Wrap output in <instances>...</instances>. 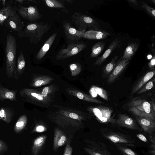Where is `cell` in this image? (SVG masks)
<instances>
[{"label":"cell","mask_w":155,"mask_h":155,"mask_svg":"<svg viewBox=\"0 0 155 155\" xmlns=\"http://www.w3.org/2000/svg\"><path fill=\"white\" fill-rule=\"evenodd\" d=\"M84 114L81 112L67 108H63L50 114L51 119L56 124L63 127L71 126L79 127L85 119Z\"/></svg>","instance_id":"1"},{"label":"cell","mask_w":155,"mask_h":155,"mask_svg":"<svg viewBox=\"0 0 155 155\" xmlns=\"http://www.w3.org/2000/svg\"><path fill=\"white\" fill-rule=\"evenodd\" d=\"M16 50L15 38L9 34L7 36L5 48L6 73L7 77L15 79L18 81L19 76L15 65Z\"/></svg>","instance_id":"2"},{"label":"cell","mask_w":155,"mask_h":155,"mask_svg":"<svg viewBox=\"0 0 155 155\" xmlns=\"http://www.w3.org/2000/svg\"><path fill=\"white\" fill-rule=\"evenodd\" d=\"M128 106V110L136 116L148 118L155 121V111L149 102L135 98L130 102Z\"/></svg>","instance_id":"3"},{"label":"cell","mask_w":155,"mask_h":155,"mask_svg":"<svg viewBox=\"0 0 155 155\" xmlns=\"http://www.w3.org/2000/svg\"><path fill=\"white\" fill-rule=\"evenodd\" d=\"M100 132L104 138L116 144L132 147L136 146L135 140L128 134L107 128L102 129Z\"/></svg>","instance_id":"4"},{"label":"cell","mask_w":155,"mask_h":155,"mask_svg":"<svg viewBox=\"0 0 155 155\" xmlns=\"http://www.w3.org/2000/svg\"><path fill=\"white\" fill-rule=\"evenodd\" d=\"M70 21L79 31L85 32L87 28H93L97 31L107 33L101 28L99 24L94 19L80 12L75 13L71 17Z\"/></svg>","instance_id":"5"},{"label":"cell","mask_w":155,"mask_h":155,"mask_svg":"<svg viewBox=\"0 0 155 155\" xmlns=\"http://www.w3.org/2000/svg\"><path fill=\"white\" fill-rule=\"evenodd\" d=\"M50 27L48 23L41 22L30 24L26 26L24 31V36L29 38L31 43L36 45Z\"/></svg>","instance_id":"6"},{"label":"cell","mask_w":155,"mask_h":155,"mask_svg":"<svg viewBox=\"0 0 155 155\" xmlns=\"http://www.w3.org/2000/svg\"><path fill=\"white\" fill-rule=\"evenodd\" d=\"M19 94L25 101L37 105L48 107L52 101L51 97H45L37 90L28 88L21 89Z\"/></svg>","instance_id":"7"},{"label":"cell","mask_w":155,"mask_h":155,"mask_svg":"<svg viewBox=\"0 0 155 155\" xmlns=\"http://www.w3.org/2000/svg\"><path fill=\"white\" fill-rule=\"evenodd\" d=\"M87 146L84 150L90 155H111L107 146L99 141L87 139L85 140Z\"/></svg>","instance_id":"8"},{"label":"cell","mask_w":155,"mask_h":155,"mask_svg":"<svg viewBox=\"0 0 155 155\" xmlns=\"http://www.w3.org/2000/svg\"><path fill=\"white\" fill-rule=\"evenodd\" d=\"M86 46L84 43H71L67 48L61 49L56 55V58L57 60H64L79 53Z\"/></svg>","instance_id":"9"},{"label":"cell","mask_w":155,"mask_h":155,"mask_svg":"<svg viewBox=\"0 0 155 155\" xmlns=\"http://www.w3.org/2000/svg\"><path fill=\"white\" fill-rule=\"evenodd\" d=\"M91 110L97 119L100 123H110L114 124L115 119L111 117L112 111L110 108L103 107H92Z\"/></svg>","instance_id":"10"},{"label":"cell","mask_w":155,"mask_h":155,"mask_svg":"<svg viewBox=\"0 0 155 155\" xmlns=\"http://www.w3.org/2000/svg\"><path fill=\"white\" fill-rule=\"evenodd\" d=\"M18 7L17 11L18 14L23 18L30 21H37L41 17V14L35 6L24 7L18 5Z\"/></svg>","instance_id":"11"},{"label":"cell","mask_w":155,"mask_h":155,"mask_svg":"<svg viewBox=\"0 0 155 155\" xmlns=\"http://www.w3.org/2000/svg\"><path fill=\"white\" fill-rule=\"evenodd\" d=\"M63 26L65 35L68 40H78L83 38L84 32L79 31L73 27L69 22L64 21Z\"/></svg>","instance_id":"12"},{"label":"cell","mask_w":155,"mask_h":155,"mask_svg":"<svg viewBox=\"0 0 155 155\" xmlns=\"http://www.w3.org/2000/svg\"><path fill=\"white\" fill-rule=\"evenodd\" d=\"M114 124L120 127L138 130L139 127L135 121L131 117L125 114H120L118 118L115 119Z\"/></svg>","instance_id":"13"},{"label":"cell","mask_w":155,"mask_h":155,"mask_svg":"<svg viewBox=\"0 0 155 155\" xmlns=\"http://www.w3.org/2000/svg\"><path fill=\"white\" fill-rule=\"evenodd\" d=\"M121 45V40L120 38H117L114 39L103 55L96 59L94 65H101L109 56L113 51L115 49L120 47Z\"/></svg>","instance_id":"14"},{"label":"cell","mask_w":155,"mask_h":155,"mask_svg":"<svg viewBox=\"0 0 155 155\" xmlns=\"http://www.w3.org/2000/svg\"><path fill=\"white\" fill-rule=\"evenodd\" d=\"M130 61L128 59H122L120 60L109 76L107 81L108 84H110L115 81L126 68L129 63Z\"/></svg>","instance_id":"15"},{"label":"cell","mask_w":155,"mask_h":155,"mask_svg":"<svg viewBox=\"0 0 155 155\" xmlns=\"http://www.w3.org/2000/svg\"><path fill=\"white\" fill-rule=\"evenodd\" d=\"M4 24L6 27L18 31L21 29L24 25L21 18L17 12L8 18Z\"/></svg>","instance_id":"16"},{"label":"cell","mask_w":155,"mask_h":155,"mask_svg":"<svg viewBox=\"0 0 155 155\" xmlns=\"http://www.w3.org/2000/svg\"><path fill=\"white\" fill-rule=\"evenodd\" d=\"M136 119L143 130L149 135L155 131V121L148 118L136 116Z\"/></svg>","instance_id":"17"},{"label":"cell","mask_w":155,"mask_h":155,"mask_svg":"<svg viewBox=\"0 0 155 155\" xmlns=\"http://www.w3.org/2000/svg\"><path fill=\"white\" fill-rule=\"evenodd\" d=\"M17 8L9 4L0 9V25L3 26L8 18L15 15L17 12Z\"/></svg>","instance_id":"18"},{"label":"cell","mask_w":155,"mask_h":155,"mask_svg":"<svg viewBox=\"0 0 155 155\" xmlns=\"http://www.w3.org/2000/svg\"><path fill=\"white\" fill-rule=\"evenodd\" d=\"M68 140L65 134L61 130L58 128H55L54 137V150H56L59 147L64 145L67 143Z\"/></svg>","instance_id":"19"},{"label":"cell","mask_w":155,"mask_h":155,"mask_svg":"<svg viewBox=\"0 0 155 155\" xmlns=\"http://www.w3.org/2000/svg\"><path fill=\"white\" fill-rule=\"evenodd\" d=\"M67 91L69 94L83 101L99 104H104L102 101L77 90L69 88Z\"/></svg>","instance_id":"20"},{"label":"cell","mask_w":155,"mask_h":155,"mask_svg":"<svg viewBox=\"0 0 155 155\" xmlns=\"http://www.w3.org/2000/svg\"><path fill=\"white\" fill-rule=\"evenodd\" d=\"M56 35V33H54L44 43L36 55V58L37 60H41L45 55L55 40Z\"/></svg>","instance_id":"21"},{"label":"cell","mask_w":155,"mask_h":155,"mask_svg":"<svg viewBox=\"0 0 155 155\" xmlns=\"http://www.w3.org/2000/svg\"><path fill=\"white\" fill-rule=\"evenodd\" d=\"M109 34L104 33L102 31L90 30L85 32L83 36V38L88 39L100 40L106 39Z\"/></svg>","instance_id":"22"},{"label":"cell","mask_w":155,"mask_h":155,"mask_svg":"<svg viewBox=\"0 0 155 155\" xmlns=\"http://www.w3.org/2000/svg\"><path fill=\"white\" fill-rule=\"evenodd\" d=\"M155 74L154 69L147 73L134 87L132 90L131 94H133L137 92L144 84L153 77Z\"/></svg>","instance_id":"23"},{"label":"cell","mask_w":155,"mask_h":155,"mask_svg":"<svg viewBox=\"0 0 155 155\" xmlns=\"http://www.w3.org/2000/svg\"><path fill=\"white\" fill-rule=\"evenodd\" d=\"M16 92L3 87L0 84V100L4 101L9 100L11 101L16 100Z\"/></svg>","instance_id":"24"},{"label":"cell","mask_w":155,"mask_h":155,"mask_svg":"<svg viewBox=\"0 0 155 155\" xmlns=\"http://www.w3.org/2000/svg\"><path fill=\"white\" fill-rule=\"evenodd\" d=\"M46 138V135H41L35 140L31 148L32 155H38L45 144Z\"/></svg>","instance_id":"25"},{"label":"cell","mask_w":155,"mask_h":155,"mask_svg":"<svg viewBox=\"0 0 155 155\" xmlns=\"http://www.w3.org/2000/svg\"><path fill=\"white\" fill-rule=\"evenodd\" d=\"M139 46V44L137 42L129 43L124 50L122 59L130 60L138 49Z\"/></svg>","instance_id":"26"},{"label":"cell","mask_w":155,"mask_h":155,"mask_svg":"<svg viewBox=\"0 0 155 155\" xmlns=\"http://www.w3.org/2000/svg\"><path fill=\"white\" fill-rule=\"evenodd\" d=\"M14 114V111L8 107H2L0 109V119L7 124L12 120Z\"/></svg>","instance_id":"27"},{"label":"cell","mask_w":155,"mask_h":155,"mask_svg":"<svg viewBox=\"0 0 155 155\" xmlns=\"http://www.w3.org/2000/svg\"><path fill=\"white\" fill-rule=\"evenodd\" d=\"M122 58V56L118 60V56H116L113 58L110 62L107 64L104 68L103 70V77L109 76L113 71L116 65Z\"/></svg>","instance_id":"28"},{"label":"cell","mask_w":155,"mask_h":155,"mask_svg":"<svg viewBox=\"0 0 155 155\" xmlns=\"http://www.w3.org/2000/svg\"><path fill=\"white\" fill-rule=\"evenodd\" d=\"M105 44V42L100 41L94 44L92 47L90 57L94 58L100 54L104 48Z\"/></svg>","instance_id":"29"},{"label":"cell","mask_w":155,"mask_h":155,"mask_svg":"<svg viewBox=\"0 0 155 155\" xmlns=\"http://www.w3.org/2000/svg\"><path fill=\"white\" fill-rule=\"evenodd\" d=\"M52 79V78L47 76L38 77L33 79L31 85L34 87L41 86L49 83Z\"/></svg>","instance_id":"30"},{"label":"cell","mask_w":155,"mask_h":155,"mask_svg":"<svg viewBox=\"0 0 155 155\" xmlns=\"http://www.w3.org/2000/svg\"><path fill=\"white\" fill-rule=\"evenodd\" d=\"M25 61L24 56L22 51L18 55L16 65V70L18 75H21L24 72L25 68Z\"/></svg>","instance_id":"31"},{"label":"cell","mask_w":155,"mask_h":155,"mask_svg":"<svg viewBox=\"0 0 155 155\" xmlns=\"http://www.w3.org/2000/svg\"><path fill=\"white\" fill-rule=\"evenodd\" d=\"M27 117L23 115L20 117L14 127V131L16 133L21 132L25 127L27 123Z\"/></svg>","instance_id":"32"},{"label":"cell","mask_w":155,"mask_h":155,"mask_svg":"<svg viewBox=\"0 0 155 155\" xmlns=\"http://www.w3.org/2000/svg\"><path fill=\"white\" fill-rule=\"evenodd\" d=\"M117 149L123 155H138L131 149L120 144H116Z\"/></svg>","instance_id":"33"},{"label":"cell","mask_w":155,"mask_h":155,"mask_svg":"<svg viewBox=\"0 0 155 155\" xmlns=\"http://www.w3.org/2000/svg\"><path fill=\"white\" fill-rule=\"evenodd\" d=\"M44 1L46 5L49 7L61 9L65 8V7L62 3L59 1L56 0H45Z\"/></svg>","instance_id":"34"},{"label":"cell","mask_w":155,"mask_h":155,"mask_svg":"<svg viewBox=\"0 0 155 155\" xmlns=\"http://www.w3.org/2000/svg\"><path fill=\"white\" fill-rule=\"evenodd\" d=\"M92 88L96 94L100 97L107 101L108 100V95L105 90L102 88L95 86H93Z\"/></svg>","instance_id":"35"},{"label":"cell","mask_w":155,"mask_h":155,"mask_svg":"<svg viewBox=\"0 0 155 155\" xmlns=\"http://www.w3.org/2000/svg\"><path fill=\"white\" fill-rule=\"evenodd\" d=\"M70 68L72 76L78 74L81 70V66L78 63L71 64L70 65Z\"/></svg>","instance_id":"36"},{"label":"cell","mask_w":155,"mask_h":155,"mask_svg":"<svg viewBox=\"0 0 155 155\" xmlns=\"http://www.w3.org/2000/svg\"><path fill=\"white\" fill-rule=\"evenodd\" d=\"M54 92V88L53 86H49L44 87L41 92V95L45 97H50V95Z\"/></svg>","instance_id":"37"},{"label":"cell","mask_w":155,"mask_h":155,"mask_svg":"<svg viewBox=\"0 0 155 155\" xmlns=\"http://www.w3.org/2000/svg\"><path fill=\"white\" fill-rule=\"evenodd\" d=\"M142 7L145 9L148 13L154 19L155 18V9L149 6L146 3L143 2Z\"/></svg>","instance_id":"38"},{"label":"cell","mask_w":155,"mask_h":155,"mask_svg":"<svg viewBox=\"0 0 155 155\" xmlns=\"http://www.w3.org/2000/svg\"><path fill=\"white\" fill-rule=\"evenodd\" d=\"M153 81V80L149 81L143 87H141L137 91V94H142L149 90L151 89L154 87Z\"/></svg>","instance_id":"39"},{"label":"cell","mask_w":155,"mask_h":155,"mask_svg":"<svg viewBox=\"0 0 155 155\" xmlns=\"http://www.w3.org/2000/svg\"><path fill=\"white\" fill-rule=\"evenodd\" d=\"M71 137L68 139L66 146L63 155H72V147L71 145L70 140Z\"/></svg>","instance_id":"40"},{"label":"cell","mask_w":155,"mask_h":155,"mask_svg":"<svg viewBox=\"0 0 155 155\" xmlns=\"http://www.w3.org/2000/svg\"><path fill=\"white\" fill-rule=\"evenodd\" d=\"M153 55L152 58L148 64V66L149 68L151 69H154L155 65V51L153 50Z\"/></svg>","instance_id":"41"},{"label":"cell","mask_w":155,"mask_h":155,"mask_svg":"<svg viewBox=\"0 0 155 155\" xmlns=\"http://www.w3.org/2000/svg\"><path fill=\"white\" fill-rule=\"evenodd\" d=\"M46 130L45 128L41 125L37 126L34 130V131L37 132H42Z\"/></svg>","instance_id":"42"},{"label":"cell","mask_w":155,"mask_h":155,"mask_svg":"<svg viewBox=\"0 0 155 155\" xmlns=\"http://www.w3.org/2000/svg\"><path fill=\"white\" fill-rule=\"evenodd\" d=\"M136 137L140 140L144 142H147V140L146 137L143 134L140 133L136 135Z\"/></svg>","instance_id":"43"},{"label":"cell","mask_w":155,"mask_h":155,"mask_svg":"<svg viewBox=\"0 0 155 155\" xmlns=\"http://www.w3.org/2000/svg\"><path fill=\"white\" fill-rule=\"evenodd\" d=\"M7 148V146L5 143L0 140V153L5 151Z\"/></svg>","instance_id":"44"},{"label":"cell","mask_w":155,"mask_h":155,"mask_svg":"<svg viewBox=\"0 0 155 155\" xmlns=\"http://www.w3.org/2000/svg\"><path fill=\"white\" fill-rule=\"evenodd\" d=\"M149 139L152 144H155V135L154 134L149 135Z\"/></svg>","instance_id":"45"},{"label":"cell","mask_w":155,"mask_h":155,"mask_svg":"<svg viewBox=\"0 0 155 155\" xmlns=\"http://www.w3.org/2000/svg\"><path fill=\"white\" fill-rule=\"evenodd\" d=\"M128 1L135 5H137L138 4L137 1L136 0H128Z\"/></svg>","instance_id":"46"},{"label":"cell","mask_w":155,"mask_h":155,"mask_svg":"<svg viewBox=\"0 0 155 155\" xmlns=\"http://www.w3.org/2000/svg\"><path fill=\"white\" fill-rule=\"evenodd\" d=\"M149 152L151 155H155V150H151L149 151Z\"/></svg>","instance_id":"47"},{"label":"cell","mask_w":155,"mask_h":155,"mask_svg":"<svg viewBox=\"0 0 155 155\" xmlns=\"http://www.w3.org/2000/svg\"><path fill=\"white\" fill-rule=\"evenodd\" d=\"M25 1L23 0H16L15 1L17 3H18L20 4H22Z\"/></svg>","instance_id":"48"},{"label":"cell","mask_w":155,"mask_h":155,"mask_svg":"<svg viewBox=\"0 0 155 155\" xmlns=\"http://www.w3.org/2000/svg\"><path fill=\"white\" fill-rule=\"evenodd\" d=\"M152 106L154 110L155 111V104L154 102H152L151 103Z\"/></svg>","instance_id":"49"},{"label":"cell","mask_w":155,"mask_h":155,"mask_svg":"<svg viewBox=\"0 0 155 155\" xmlns=\"http://www.w3.org/2000/svg\"><path fill=\"white\" fill-rule=\"evenodd\" d=\"M2 3L4 6V7H5V0H2Z\"/></svg>","instance_id":"50"},{"label":"cell","mask_w":155,"mask_h":155,"mask_svg":"<svg viewBox=\"0 0 155 155\" xmlns=\"http://www.w3.org/2000/svg\"><path fill=\"white\" fill-rule=\"evenodd\" d=\"M66 1H67V2H68L69 3H72L73 2V1L72 0H65Z\"/></svg>","instance_id":"51"},{"label":"cell","mask_w":155,"mask_h":155,"mask_svg":"<svg viewBox=\"0 0 155 155\" xmlns=\"http://www.w3.org/2000/svg\"><path fill=\"white\" fill-rule=\"evenodd\" d=\"M151 1L153 2L154 4L155 3V0H151Z\"/></svg>","instance_id":"52"}]
</instances>
